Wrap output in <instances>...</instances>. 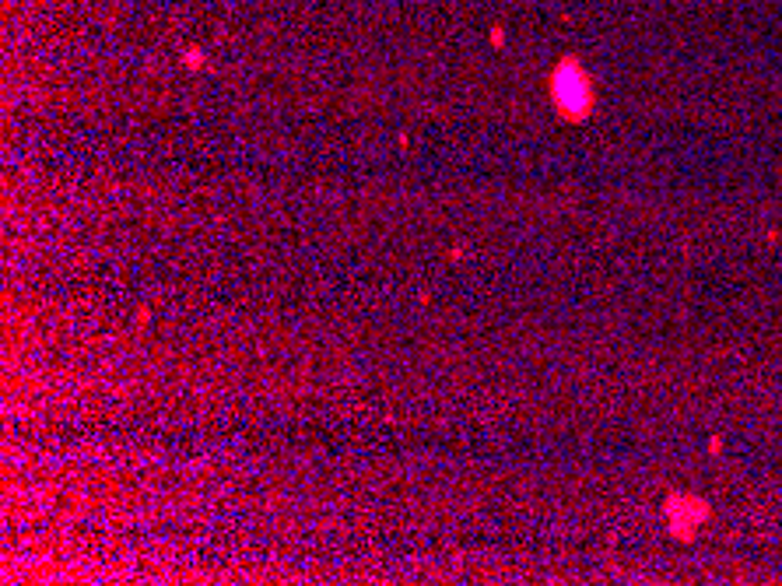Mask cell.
Masks as SVG:
<instances>
[{
    "label": "cell",
    "mask_w": 782,
    "mask_h": 586,
    "mask_svg": "<svg viewBox=\"0 0 782 586\" xmlns=\"http://www.w3.org/2000/svg\"><path fill=\"white\" fill-rule=\"evenodd\" d=\"M551 98L558 105V113L569 120H583L593 109V85L586 78V71L572 60H565L551 74Z\"/></svg>",
    "instance_id": "cell-1"
},
{
    "label": "cell",
    "mask_w": 782,
    "mask_h": 586,
    "mask_svg": "<svg viewBox=\"0 0 782 586\" xmlns=\"http://www.w3.org/2000/svg\"><path fill=\"white\" fill-rule=\"evenodd\" d=\"M709 520V502L698 499V495H670L666 499V526L670 534L681 538V541H691L695 530Z\"/></svg>",
    "instance_id": "cell-2"
}]
</instances>
